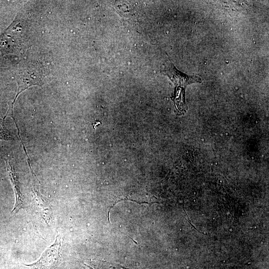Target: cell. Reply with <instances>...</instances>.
<instances>
[{"label":"cell","mask_w":269,"mask_h":269,"mask_svg":"<svg viewBox=\"0 0 269 269\" xmlns=\"http://www.w3.org/2000/svg\"><path fill=\"white\" fill-rule=\"evenodd\" d=\"M84 264L91 269H130L114 263L86 260Z\"/></svg>","instance_id":"cell-6"},{"label":"cell","mask_w":269,"mask_h":269,"mask_svg":"<svg viewBox=\"0 0 269 269\" xmlns=\"http://www.w3.org/2000/svg\"><path fill=\"white\" fill-rule=\"evenodd\" d=\"M45 73L42 65L37 61H30L21 63L15 73L17 83V90L13 101L9 105V108L4 116L11 117L16 121L13 116V105L17 97L22 92L31 86H41Z\"/></svg>","instance_id":"cell-1"},{"label":"cell","mask_w":269,"mask_h":269,"mask_svg":"<svg viewBox=\"0 0 269 269\" xmlns=\"http://www.w3.org/2000/svg\"><path fill=\"white\" fill-rule=\"evenodd\" d=\"M61 243L59 235H57L54 243L42 254L35 263L24 265L32 269H56L60 260Z\"/></svg>","instance_id":"cell-3"},{"label":"cell","mask_w":269,"mask_h":269,"mask_svg":"<svg viewBox=\"0 0 269 269\" xmlns=\"http://www.w3.org/2000/svg\"><path fill=\"white\" fill-rule=\"evenodd\" d=\"M5 161L8 175L13 187L15 196V204L12 210V213H16L20 209L23 208V198L20 190L18 175L15 172L13 165L10 161L7 159Z\"/></svg>","instance_id":"cell-4"},{"label":"cell","mask_w":269,"mask_h":269,"mask_svg":"<svg viewBox=\"0 0 269 269\" xmlns=\"http://www.w3.org/2000/svg\"><path fill=\"white\" fill-rule=\"evenodd\" d=\"M31 206L34 212L47 225H50L53 217V211L49 200L40 192L38 185L35 180L31 187Z\"/></svg>","instance_id":"cell-2"},{"label":"cell","mask_w":269,"mask_h":269,"mask_svg":"<svg viewBox=\"0 0 269 269\" xmlns=\"http://www.w3.org/2000/svg\"><path fill=\"white\" fill-rule=\"evenodd\" d=\"M163 73L167 74L173 81L176 85H179L180 88L184 91L186 86L193 83H200L201 79L195 76H188L178 71L172 64L170 63L169 68Z\"/></svg>","instance_id":"cell-5"}]
</instances>
